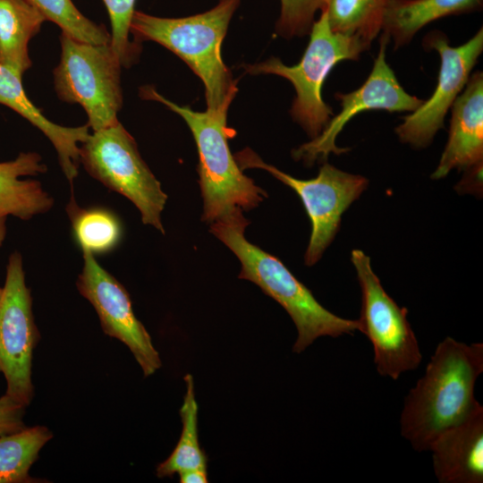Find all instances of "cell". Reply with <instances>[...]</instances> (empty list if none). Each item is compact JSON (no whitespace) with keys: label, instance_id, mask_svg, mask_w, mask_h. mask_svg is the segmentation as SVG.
Returning a JSON list of instances; mask_svg holds the SVG:
<instances>
[{"label":"cell","instance_id":"15","mask_svg":"<svg viewBox=\"0 0 483 483\" xmlns=\"http://www.w3.org/2000/svg\"><path fill=\"white\" fill-rule=\"evenodd\" d=\"M428 451L440 483H482L483 406L439 434Z\"/></svg>","mask_w":483,"mask_h":483},{"label":"cell","instance_id":"12","mask_svg":"<svg viewBox=\"0 0 483 483\" xmlns=\"http://www.w3.org/2000/svg\"><path fill=\"white\" fill-rule=\"evenodd\" d=\"M379 39V50L367 80L352 92L335 94L340 101V112L330 119L318 136L292 151L296 160L312 165L317 160H326L330 153L340 155L349 150L337 147L335 140L346 123L362 112L384 110L389 113H411L424 102L402 87L386 62L389 37L382 32Z\"/></svg>","mask_w":483,"mask_h":483},{"label":"cell","instance_id":"2","mask_svg":"<svg viewBox=\"0 0 483 483\" xmlns=\"http://www.w3.org/2000/svg\"><path fill=\"white\" fill-rule=\"evenodd\" d=\"M249 224L242 209L235 208L212 222L210 232L240 260L238 277L257 284L289 314L298 332L292 352H302L321 336L336 338L360 330L359 320L343 318L326 309L279 258L250 242L244 235Z\"/></svg>","mask_w":483,"mask_h":483},{"label":"cell","instance_id":"23","mask_svg":"<svg viewBox=\"0 0 483 483\" xmlns=\"http://www.w3.org/2000/svg\"><path fill=\"white\" fill-rule=\"evenodd\" d=\"M68 214L81 250L93 255L106 253L120 242L122 225L113 212L102 208H80L72 199L68 205Z\"/></svg>","mask_w":483,"mask_h":483},{"label":"cell","instance_id":"11","mask_svg":"<svg viewBox=\"0 0 483 483\" xmlns=\"http://www.w3.org/2000/svg\"><path fill=\"white\" fill-rule=\"evenodd\" d=\"M423 46L436 51L440 56L436 86L431 97L395 128L399 140L416 148L431 143L443 127L447 112L465 88L483 51V29L457 47L450 46L443 32L434 30L426 35Z\"/></svg>","mask_w":483,"mask_h":483},{"label":"cell","instance_id":"27","mask_svg":"<svg viewBox=\"0 0 483 483\" xmlns=\"http://www.w3.org/2000/svg\"><path fill=\"white\" fill-rule=\"evenodd\" d=\"M25 408L6 394L0 398V436L26 428L23 421Z\"/></svg>","mask_w":483,"mask_h":483},{"label":"cell","instance_id":"16","mask_svg":"<svg viewBox=\"0 0 483 483\" xmlns=\"http://www.w3.org/2000/svg\"><path fill=\"white\" fill-rule=\"evenodd\" d=\"M0 104L4 105L40 130L55 147L60 166L72 185L80 165V146L89 135V125L66 127L49 121L29 99L21 77L0 63Z\"/></svg>","mask_w":483,"mask_h":483},{"label":"cell","instance_id":"29","mask_svg":"<svg viewBox=\"0 0 483 483\" xmlns=\"http://www.w3.org/2000/svg\"><path fill=\"white\" fill-rule=\"evenodd\" d=\"M5 217H0V246L2 245L5 237ZM3 294V288L0 287V300Z\"/></svg>","mask_w":483,"mask_h":483},{"label":"cell","instance_id":"19","mask_svg":"<svg viewBox=\"0 0 483 483\" xmlns=\"http://www.w3.org/2000/svg\"><path fill=\"white\" fill-rule=\"evenodd\" d=\"M45 17L26 0H0V63L22 78L32 63L28 45Z\"/></svg>","mask_w":483,"mask_h":483},{"label":"cell","instance_id":"21","mask_svg":"<svg viewBox=\"0 0 483 483\" xmlns=\"http://www.w3.org/2000/svg\"><path fill=\"white\" fill-rule=\"evenodd\" d=\"M52 437L51 431L44 426L26 427L0 436V483L38 482L29 475V470Z\"/></svg>","mask_w":483,"mask_h":483},{"label":"cell","instance_id":"8","mask_svg":"<svg viewBox=\"0 0 483 483\" xmlns=\"http://www.w3.org/2000/svg\"><path fill=\"white\" fill-rule=\"evenodd\" d=\"M361 290L360 332L370 341L379 375L397 380L416 369L422 354L408 321V310L385 291L371 267L370 258L360 250L351 255Z\"/></svg>","mask_w":483,"mask_h":483},{"label":"cell","instance_id":"13","mask_svg":"<svg viewBox=\"0 0 483 483\" xmlns=\"http://www.w3.org/2000/svg\"><path fill=\"white\" fill-rule=\"evenodd\" d=\"M82 258L77 288L95 309L103 332L130 349L144 377L154 374L162 362L150 335L133 312L128 292L91 252L82 250Z\"/></svg>","mask_w":483,"mask_h":483},{"label":"cell","instance_id":"22","mask_svg":"<svg viewBox=\"0 0 483 483\" xmlns=\"http://www.w3.org/2000/svg\"><path fill=\"white\" fill-rule=\"evenodd\" d=\"M391 0H330L326 9L331 29L360 39L368 48L382 31Z\"/></svg>","mask_w":483,"mask_h":483},{"label":"cell","instance_id":"17","mask_svg":"<svg viewBox=\"0 0 483 483\" xmlns=\"http://www.w3.org/2000/svg\"><path fill=\"white\" fill-rule=\"evenodd\" d=\"M46 165L35 152L21 153L14 160L0 163V217L13 216L22 220L47 213L53 198L36 180H21L46 173Z\"/></svg>","mask_w":483,"mask_h":483},{"label":"cell","instance_id":"24","mask_svg":"<svg viewBox=\"0 0 483 483\" xmlns=\"http://www.w3.org/2000/svg\"><path fill=\"white\" fill-rule=\"evenodd\" d=\"M46 19L55 23L73 38L95 44H109L110 33L105 26L84 16L72 0H26Z\"/></svg>","mask_w":483,"mask_h":483},{"label":"cell","instance_id":"3","mask_svg":"<svg viewBox=\"0 0 483 483\" xmlns=\"http://www.w3.org/2000/svg\"><path fill=\"white\" fill-rule=\"evenodd\" d=\"M242 0H218L202 13L164 18L136 11L131 34L137 42L155 41L184 61L201 80L207 109L229 107L237 87L222 58V43Z\"/></svg>","mask_w":483,"mask_h":483},{"label":"cell","instance_id":"7","mask_svg":"<svg viewBox=\"0 0 483 483\" xmlns=\"http://www.w3.org/2000/svg\"><path fill=\"white\" fill-rule=\"evenodd\" d=\"M61 57L54 70L59 98L79 104L93 131L118 122L123 105L121 63L109 44L95 45L61 32Z\"/></svg>","mask_w":483,"mask_h":483},{"label":"cell","instance_id":"26","mask_svg":"<svg viewBox=\"0 0 483 483\" xmlns=\"http://www.w3.org/2000/svg\"><path fill=\"white\" fill-rule=\"evenodd\" d=\"M330 0H280L276 33L284 38L309 33L318 12L326 9Z\"/></svg>","mask_w":483,"mask_h":483},{"label":"cell","instance_id":"10","mask_svg":"<svg viewBox=\"0 0 483 483\" xmlns=\"http://www.w3.org/2000/svg\"><path fill=\"white\" fill-rule=\"evenodd\" d=\"M39 337L22 258L15 251L9 258L0 300V373L6 379V394L25 407L34 395L32 357Z\"/></svg>","mask_w":483,"mask_h":483},{"label":"cell","instance_id":"28","mask_svg":"<svg viewBox=\"0 0 483 483\" xmlns=\"http://www.w3.org/2000/svg\"><path fill=\"white\" fill-rule=\"evenodd\" d=\"M181 483H208V472L205 469H192L179 473Z\"/></svg>","mask_w":483,"mask_h":483},{"label":"cell","instance_id":"20","mask_svg":"<svg viewBox=\"0 0 483 483\" xmlns=\"http://www.w3.org/2000/svg\"><path fill=\"white\" fill-rule=\"evenodd\" d=\"M184 381L186 392L180 409L182 433L172 453L157 467L158 478H172L176 473L192 469L207 470L208 456L199 441V406L195 398L193 377L187 374Z\"/></svg>","mask_w":483,"mask_h":483},{"label":"cell","instance_id":"5","mask_svg":"<svg viewBox=\"0 0 483 483\" xmlns=\"http://www.w3.org/2000/svg\"><path fill=\"white\" fill-rule=\"evenodd\" d=\"M368 49L357 38L334 31L324 10L311 26L309 44L297 64L288 66L279 58L271 57L243 67L251 75H278L292 84L296 97L291 114L314 139L334 115L322 96L326 77L336 64L343 61H357L361 53Z\"/></svg>","mask_w":483,"mask_h":483},{"label":"cell","instance_id":"14","mask_svg":"<svg viewBox=\"0 0 483 483\" xmlns=\"http://www.w3.org/2000/svg\"><path fill=\"white\" fill-rule=\"evenodd\" d=\"M449 137L432 178L445 177L453 169H468L483 159V74L470 75L452 106Z\"/></svg>","mask_w":483,"mask_h":483},{"label":"cell","instance_id":"18","mask_svg":"<svg viewBox=\"0 0 483 483\" xmlns=\"http://www.w3.org/2000/svg\"><path fill=\"white\" fill-rule=\"evenodd\" d=\"M482 6L483 0H391L384 14L382 32L398 48L434 21L479 12Z\"/></svg>","mask_w":483,"mask_h":483},{"label":"cell","instance_id":"1","mask_svg":"<svg viewBox=\"0 0 483 483\" xmlns=\"http://www.w3.org/2000/svg\"><path fill=\"white\" fill-rule=\"evenodd\" d=\"M482 372V343L467 344L448 336L437 344L401 412V435L415 451H428L439 434L480 405L474 389Z\"/></svg>","mask_w":483,"mask_h":483},{"label":"cell","instance_id":"4","mask_svg":"<svg viewBox=\"0 0 483 483\" xmlns=\"http://www.w3.org/2000/svg\"><path fill=\"white\" fill-rule=\"evenodd\" d=\"M140 97L155 100L178 114L190 128L199 154V184L203 198L202 220L212 223L235 208L252 209L267 197L238 165L228 140L235 131L227 126L229 107L198 112L177 105L153 87L140 90Z\"/></svg>","mask_w":483,"mask_h":483},{"label":"cell","instance_id":"25","mask_svg":"<svg viewBox=\"0 0 483 483\" xmlns=\"http://www.w3.org/2000/svg\"><path fill=\"white\" fill-rule=\"evenodd\" d=\"M111 23L109 45L122 66L130 67L140 53L139 44L130 41L135 0H103Z\"/></svg>","mask_w":483,"mask_h":483},{"label":"cell","instance_id":"9","mask_svg":"<svg viewBox=\"0 0 483 483\" xmlns=\"http://www.w3.org/2000/svg\"><path fill=\"white\" fill-rule=\"evenodd\" d=\"M234 158L242 171L263 169L299 195L311 223V234L305 253L308 266L320 259L339 230L342 215L369 184L366 177L342 171L326 162L320 166L315 178L301 180L264 162L249 148L237 152Z\"/></svg>","mask_w":483,"mask_h":483},{"label":"cell","instance_id":"6","mask_svg":"<svg viewBox=\"0 0 483 483\" xmlns=\"http://www.w3.org/2000/svg\"><path fill=\"white\" fill-rule=\"evenodd\" d=\"M80 162L93 178L131 200L143 224L165 233L161 214L167 195L119 121L89 133L80 146Z\"/></svg>","mask_w":483,"mask_h":483}]
</instances>
